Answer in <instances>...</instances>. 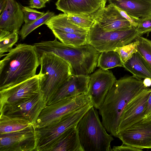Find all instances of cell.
I'll list each match as a JSON object with an SVG mask.
<instances>
[{
	"label": "cell",
	"mask_w": 151,
	"mask_h": 151,
	"mask_svg": "<svg viewBox=\"0 0 151 151\" xmlns=\"http://www.w3.org/2000/svg\"><path fill=\"white\" fill-rule=\"evenodd\" d=\"M140 36L133 26L111 31L103 30L95 21L87 35V43L100 53L114 50L129 44Z\"/></svg>",
	"instance_id": "6"
},
{
	"label": "cell",
	"mask_w": 151,
	"mask_h": 151,
	"mask_svg": "<svg viewBox=\"0 0 151 151\" xmlns=\"http://www.w3.org/2000/svg\"><path fill=\"white\" fill-rule=\"evenodd\" d=\"M116 0V1H120V0Z\"/></svg>",
	"instance_id": "40"
},
{
	"label": "cell",
	"mask_w": 151,
	"mask_h": 151,
	"mask_svg": "<svg viewBox=\"0 0 151 151\" xmlns=\"http://www.w3.org/2000/svg\"><path fill=\"white\" fill-rule=\"evenodd\" d=\"M39 60L40 84L47 105L72 74L69 64L53 54L43 53Z\"/></svg>",
	"instance_id": "4"
},
{
	"label": "cell",
	"mask_w": 151,
	"mask_h": 151,
	"mask_svg": "<svg viewBox=\"0 0 151 151\" xmlns=\"http://www.w3.org/2000/svg\"><path fill=\"white\" fill-rule=\"evenodd\" d=\"M142 151V149L132 147L122 143L119 146H114L112 148V151Z\"/></svg>",
	"instance_id": "34"
},
{
	"label": "cell",
	"mask_w": 151,
	"mask_h": 151,
	"mask_svg": "<svg viewBox=\"0 0 151 151\" xmlns=\"http://www.w3.org/2000/svg\"><path fill=\"white\" fill-rule=\"evenodd\" d=\"M8 0H0V14H1L6 8Z\"/></svg>",
	"instance_id": "37"
},
{
	"label": "cell",
	"mask_w": 151,
	"mask_h": 151,
	"mask_svg": "<svg viewBox=\"0 0 151 151\" xmlns=\"http://www.w3.org/2000/svg\"><path fill=\"white\" fill-rule=\"evenodd\" d=\"M32 125L33 124L24 118L0 113V134L18 131Z\"/></svg>",
	"instance_id": "23"
},
{
	"label": "cell",
	"mask_w": 151,
	"mask_h": 151,
	"mask_svg": "<svg viewBox=\"0 0 151 151\" xmlns=\"http://www.w3.org/2000/svg\"><path fill=\"white\" fill-rule=\"evenodd\" d=\"M100 53L98 59L97 67L104 70L116 67H123V64L116 51L112 50Z\"/></svg>",
	"instance_id": "24"
},
{
	"label": "cell",
	"mask_w": 151,
	"mask_h": 151,
	"mask_svg": "<svg viewBox=\"0 0 151 151\" xmlns=\"http://www.w3.org/2000/svg\"><path fill=\"white\" fill-rule=\"evenodd\" d=\"M90 103L87 94L67 98L47 105L42 111L35 124V128L47 126Z\"/></svg>",
	"instance_id": "8"
},
{
	"label": "cell",
	"mask_w": 151,
	"mask_h": 151,
	"mask_svg": "<svg viewBox=\"0 0 151 151\" xmlns=\"http://www.w3.org/2000/svg\"><path fill=\"white\" fill-rule=\"evenodd\" d=\"M93 14L88 15L69 14L68 15V17L69 19L75 24L89 30L95 22Z\"/></svg>",
	"instance_id": "29"
},
{
	"label": "cell",
	"mask_w": 151,
	"mask_h": 151,
	"mask_svg": "<svg viewBox=\"0 0 151 151\" xmlns=\"http://www.w3.org/2000/svg\"><path fill=\"white\" fill-rule=\"evenodd\" d=\"M136 45V42L134 41L122 47H117L114 50L119 54L123 64L129 59L134 53L137 52Z\"/></svg>",
	"instance_id": "30"
},
{
	"label": "cell",
	"mask_w": 151,
	"mask_h": 151,
	"mask_svg": "<svg viewBox=\"0 0 151 151\" xmlns=\"http://www.w3.org/2000/svg\"><path fill=\"white\" fill-rule=\"evenodd\" d=\"M151 90L147 88L128 103L120 117L118 133L144 118V111Z\"/></svg>",
	"instance_id": "14"
},
{
	"label": "cell",
	"mask_w": 151,
	"mask_h": 151,
	"mask_svg": "<svg viewBox=\"0 0 151 151\" xmlns=\"http://www.w3.org/2000/svg\"><path fill=\"white\" fill-rule=\"evenodd\" d=\"M0 151H37L33 125L18 131L0 134Z\"/></svg>",
	"instance_id": "11"
},
{
	"label": "cell",
	"mask_w": 151,
	"mask_h": 151,
	"mask_svg": "<svg viewBox=\"0 0 151 151\" xmlns=\"http://www.w3.org/2000/svg\"><path fill=\"white\" fill-rule=\"evenodd\" d=\"M95 21L104 30L111 31L132 26L120 14L116 6L110 3L93 14Z\"/></svg>",
	"instance_id": "15"
},
{
	"label": "cell",
	"mask_w": 151,
	"mask_h": 151,
	"mask_svg": "<svg viewBox=\"0 0 151 151\" xmlns=\"http://www.w3.org/2000/svg\"><path fill=\"white\" fill-rule=\"evenodd\" d=\"M22 8L15 0H8L6 6L0 14V29L18 31L23 22Z\"/></svg>",
	"instance_id": "18"
},
{
	"label": "cell",
	"mask_w": 151,
	"mask_h": 151,
	"mask_svg": "<svg viewBox=\"0 0 151 151\" xmlns=\"http://www.w3.org/2000/svg\"><path fill=\"white\" fill-rule=\"evenodd\" d=\"M19 32L9 31L0 29V56L9 52L18 40Z\"/></svg>",
	"instance_id": "26"
},
{
	"label": "cell",
	"mask_w": 151,
	"mask_h": 151,
	"mask_svg": "<svg viewBox=\"0 0 151 151\" xmlns=\"http://www.w3.org/2000/svg\"><path fill=\"white\" fill-rule=\"evenodd\" d=\"M25 24H30L43 15L45 12H40L27 6L22 8Z\"/></svg>",
	"instance_id": "31"
},
{
	"label": "cell",
	"mask_w": 151,
	"mask_h": 151,
	"mask_svg": "<svg viewBox=\"0 0 151 151\" xmlns=\"http://www.w3.org/2000/svg\"><path fill=\"white\" fill-rule=\"evenodd\" d=\"M5 55L0 61V90L36 75L40 57L33 45L19 44Z\"/></svg>",
	"instance_id": "2"
},
{
	"label": "cell",
	"mask_w": 151,
	"mask_h": 151,
	"mask_svg": "<svg viewBox=\"0 0 151 151\" xmlns=\"http://www.w3.org/2000/svg\"><path fill=\"white\" fill-rule=\"evenodd\" d=\"M49 151H83L76 125L65 131L57 139Z\"/></svg>",
	"instance_id": "20"
},
{
	"label": "cell",
	"mask_w": 151,
	"mask_h": 151,
	"mask_svg": "<svg viewBox=\"0 0 151 151\" xmlns=\"http://www.w3.org/2000/svg\"><path fill=\"white\" fill-rule=\"evenodd\" d=\"M131 16L137 18L151 16V0H108Z\"/></svg>",
	"instance_id": "19"
},
{
	"label": "cell",
	"mask_w": 151,
	"mask_h": 151,
	"mask_svg": "<svg viewBox=\"0 0 151 151\" xmlns=\"http://www.w3.org/2000/svg\"><path fill=\"white\" fill-rule=\"evenodd\" d=\"M137 23L136 29L139 35L146 34L148 36L151 32V16L139 18Z\"/></svg>",
	"instance_id": "32"
},
{
	"label": "cell",
	"mask_w": 151,
	"mask_h": 151,
	"mask_svg": "<svg viewBox=\"0 0 151 151\" xmlns=\"http://www.w3.org/2000/svg\"><path fill=\"white\" fill-rule=\"evenodd\" d=\"M143 83L146 87H149L151 86V79L149 78H145L143 80Z\"/></svg>",
	"instance_id": "38"
},
{
	"label": "cell",
	"mask_w": 151,
	"mask_h": 151,
	"mask_svg": "<svg viewBox=\"0 0 151 151\" xmlns=\"http://www.w3.org/2000/svg\"><path fill=\"white\" fill-rule=\"evenodd\" d=\"M76 128L83 151H112L111 143L114 139L107 132L93 106L79 120Z\"/></svg>",
	"instance_id": "5"
},
{
	"label": "cell",
	"mask_w": 151,
	"mask_h": 151,
	"mask_svg": "<svg viewBox=\"0 0 151 151\" xmlns=\"http://www.w3.org/2000/svg\"><path fill=\"white\" fill-rule=\"evenodd\" d=\"M92 106L90 103L47 126L40 128L35 127L37 151H49L57 139L65 131L77 125Z\"/></svg>",
	"instance_id": "7"
},
{
	"label": "cell",
	"mask_w": 151,
	"mask_h": 151,
	"mask_svg": "<svg viewBox=\"0 0 151 151\" xmlns=\"http://www.w3.org/2000/svg\"><path fill=\"white\" fill-rule=\"evenodd\" d=\"M89 79V76L72 75L62 85L48 105L65 99L87 94Z\"/></svg>",
	"instance_id": "17"
},
{
	"label": "cell",
	"mask_w": 151,
	"mask_h": 151,
	"mask_svg": "<svg viewBox=\"0 0 151 151\" xmlns=\"http://www.w3.org/2000/svg\"><path fill=\"white\" fill-rule=\"evenodd\" d=\"M55 36L63 44L74 46L86 45L87 43V34H78L52 31Z\"/></svg>",
	"instance_id": "25"
},
{
	"label": "cell",
	"mask_w": 151,
	"mask_h": 151,
	"mask_svg": "<svg viewBox=\"0 0 151 151\" xmlns=\"http://www.w3.org/2000/svg\"><path fill=\"white\" fill-rule=\"evenodd\" d=\"M42 0L44 1H45V2L46 3V2L49 1L50 0Z\"/></svg>",
	"instance_id": "39"
},
{
	"label": "cell",
	"mask_w": 151,
	"mask_h": 151,
	"mask_svg": "<svg viewBox=\"0 0 151 151\" xmlns=\"http://www.w3.org/2000/svg\"><path fill=\"white\" fill-rule=\"evenodd\" d=\"M144 118L151 117V90L144 111Z\"/></svg>",
	"instance_id": "36"
},
{
	"label": "cell",
	"mask_w": 151,
	"mask_h": 151,
	"mask_svg": "<svg viewBox=\"0 0 151 151\" xmlns=\"http://www.w3.org/2000/svg\"><path fill=\"white\" fill-rule=\"evenodd\" d=\"M116 7L120 15L128 20L132 26L136 28L138 25L137 21L139 18L133 17L129 15L125 11L118 7L116 6Z\"/></svg>",
	"instance_id": "33"
},
{
	"label": "cell",
	"mask_w": 151,
	"mask_h": 151,
	"mask_svg": "<svg viewBox=\"0 0 151 151\" xmlns=\"http://www.w3.org/2000/svg\"><path fill=\"white\" fill-rule=\"evenodd\" d=\"M54 15V13L47 11L40 17L32 23L24 24L20 32L22 39L24 40L32 31L40 26L45 24Z\"/></svg>",
	"instance_id": "28"
},
{
	"label": "cell",
	"mask_w": 151,
	"mask_h": 151,
	"mask_svg": "<svg viewBox=\"0 0 151 151\" xmlns=\"http://www.w3.org/2000/svg\"><path fill=\"white\" fill-rule=\"evenodd\" d=\"M42 91L38 74L7 88L0 90V109L6 105L31 98Z\"/></svg>",
	"instance_id": "12"
},
{
	"label": "cell",
	"mask_w": 151,
	"mask_h": 151,
	"mask_svg": "<svg viewBox=\"0 0 151 151\" xmlns=\"http://www.w3.org/2000/svg\"><path fill=\"white\" fill-rule=\"evenodd\" d=\"M30 8L40 9L45 7L46 2L42 0H30Z\"/></svg>",
	"instance_id": "35"
},
{
	"label": "cell",
	"mask_w": 151,
	"mask_h": 151,
	"mask_svg": "<svg viewBox=\"0 0 151 151\" xmlns=\"http://www.w3.org/2000/svg\"><path fill=\"white\" fill-rule=\"evenodd\" d=\"M147 88L144 85L143 80L133 76L116 80L99 109L107 132L117 137L120 119L124 109L131 100Z\"/></svg>",
	"instance_id": "1"
},
{
	"label": "cell",
	"mask_w": 151,
	"mask_h": 151,
	"mask_svg": "<svg viewBox=\"0 0 151 151\" xmlns=\"http://www.w3.org/2000/svg\"><path fill=\"white\" fill-rule=\"evenodd\" d=\"M105 0H58L57 9L69 14L88 15L105 6Z\"/></svg>",
	"instance_id": "16"
},
{
	"label": "cell",
	"mask_w": 151,
	"mask_h": 151,
	"mask_svg": "<svg viewBox=\"0 0 151 151\" xmlns=\"http://www.w3.org/2000/svg\"><path fill=\"white\" fill-rule=\"evenodd\" d=\"M137 51L151 68V40L138 36L135 40Z\"/></svg>",
	"instance_id": "27"
},
{
	"label": "cell",
	"mask_w": 151,
	"mask_h": 151,
	"mask_svg": "<svg viewBox=\"0 0 151 151\" xmlns=\"http://www.w3.org/2000/svg\"><path fill=\"white\" fill-rule=\"evenodd\" d=\"M127 145L142 149L151 148V117L144 118L119 133Z\"/></svg>",
	"instance_id": "13"
},
{
	"label": "cell",
	"mask_w": 151,
	"mask_h": 151,
	"mask_svg": "<svg viewBox=\"0 0 151 151\" xmlns=\"http://www.w3.org/2000/svg\"><path fill=\"white\" fill-rule=\"evenodd\" d=\"M57 39L34 44L39 57L43 53L58 56L69 64L72 75L89 76L93 72L100 53L99 51L88 44L74 46L65 44Z\"/></svg>",
	"instance_id": "3"
},
{
	"label": "cell",
	"mask_w": 151,
	"mask_h": 151,
	"mask_svg": "<svg viewBox=\"0 0 151 151\" xmlns=\"http://www.w3.org/2000/svg\"><path fill=\"white\" fill-rule=\"evenodd\" d=\"M123 67L133 76L140 79L149 78L151 79V68L138 52L123 64Z\"/></svg>",
	"instance_id": "22"
},
{
	"label": "cell",
	"mask_w": 151,
	"mask_h": 151,
	"mask_svg": "<svg viewBox=\"0 0 151 151\" xmlns=\"http://www.w3.org/2000/svg\"><path fill=\"white\" fill-rule=\"evenodd\" d=\"M52 31L78 34H87L89 30L82 28L72 22L68 14L63 13L52 17L45 24Z\"/></svg>",
	"instance_id": "21"
},
{
	"label": "cell",
	"mask_w": 151,
	"mask_h": 151,
	"mask_svg": "<svg viewBox=\"0 0 151 151\" xmlns=\"http://www.w3.org/2000/svg\"><path fill=\"white\" fill-rule=\"evenodd\" d=\"M89 77L87 94L93 107L99 109L116 79L111 71L100 68Z\"/></svg>",
	"instance_id": "10"
},
{
	"label": "cell",
	"mask_w": 151,
	"mask_h": 151,
	"mask_svg": "<svg viewBox=\"0 0 151 151\" xmlns=\"http://www.w3.org/2000/svg\"><path fill=\"white\" fill-rule=\"evenodd\" d=\"M46 106V99L42 91L28 99L16 104L4 105L0 109V112L9 116L24 118L34 125Z\"/></svg>",
	"instance_id": "9"
}]
</instances>
